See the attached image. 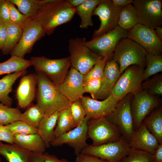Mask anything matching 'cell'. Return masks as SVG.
<instances>
[{
	"label": "cell",
	"instance_id": "cell-52",
	"mask_svg": "<svg viewBox=\"0 0 162 162\" xmlns=\"http://www.w3.org/2000/svg\"><path fill=\"white\" fill-rule=\"evenodd\" d=\"M0 162H1V158H0Z\"/></svg>",
	"mask_w": 162,
	"mask_h": 162
},
{
	"label": "cell",
	"instance_id": "cell-31",
	"mask_svg": "<svg viewBox=\"0 0 162 162\" xmlns=\"http://www.w3.org/2000/svg\"><path fill=\"white\" fill-rule=\"evenodd\" d=\"M74 128L73 120L69 107L59 112L55 130L56 138Z\"/></svg>",
	"mask_w": 162,
	"mask_h": 162
},
{
	"label": "cell",
	"instance_id": "cell-25",
	"mask_svg": "<svg viewBox=\"0 0 162 162\" xmlns=\"http://www.w3.org/2000/svg\"><path fill=\"white\" fill-rule=\"evenodd\" d=\"M26 69L8 74L0 79V102L11 106L12 98L9 94L11 92L12 86L16 80L21 76L25 75Z\"/></svg>",
	"mask_w": 162,
	"mask_h": 162
},
{
	"label": "cell",
	"instance_id": "cell-9",
	"mask_svg": "<svg viewBox=\"0 0 162 162\" xmlns=\"http://www.w3.org/2000/svg\"><path fill=\"white\" fill-rule=\"evenodd\" d=\"M87 127L88 137L93 146L114 142L122 137L117 128L105 117L89 119Z\"/></svg>",
	"mask_w": 162,
	"mask_h": 162
},
{
	"label": "cell",
	"instance_id": "cell-26",
	"mask_svg": "<svg viewBox=\"0 0 162 162\" xmlns=\"http://www.w3.org/2000/svg\"><path fill=\"white\" fill-rule=\"evenodd\" d=\"M142 122L156 139L159 144H162V107L153 111L145 118Z\"/></svg>",
	"mask_w": 162,
	"mask_h": 162
},
{
	"label": "cell",
	"instance_id": "cell-45",
	"mask_svg": "<svg viewBox=\"0 0 162 162\" xmlns=\"http://www.w3.org/2000/svg\"><path fill=\"white\" fill-rule=\"evenodd\" d=\"M4 141L8 144L14 142V135L5 125L0 124V142Z\"/></svg>",
	"mask_w": 162,
	"mask_h": 162
},
{
	"label": "cell",
	"instance_id": "cell-46",
	"mask_svg": "<svg viewBox=\"0 0 162 162\" xmlns=\"http://www.w3.org/2000/svg\"><path fill=\"white\" fill-rule=\"evenodd\" d=\"M75 162H108L93 156L80 153L76 156Z\"/></svg>",
	"mask_w": 162,
	"mask_h": 162
},
{
	"label": "cell",
	"instance_id": "cell-7",
	"mask_svg": "<svg viewBox=\"0 0 162 162\" xmlns=\"http://www.w3.org/2000/svg\"><path fill=\"white\" fill-rule=\"evenodd\" d=\"M133 96L129 94L119 100L115 110L105 117L117 128L122 137L128 142L134 130L131 109Z\"/></svg>",
	"mask_w": 162,
	"mask_h": 162
},
{
	"label": "cell",
	"instance_id": "cell-34",
	"mask_svg": "<svg viewBox=\"0 0 162 162\" xmlns=\"http://www.w3.org/2000/svg\"><path fill=\"white\" fill-rule=\"evenodd\" d=\"M19 11L28 19L31 20L36 13L39 7V0H9Z\"/></svg>",
	"mask_w": 162,
	"mask_h": 162
},
{
	"label": "cell",
	"instance_id": "cell-37",
	"mask_svg": "<svg viewBox=\"0 0 162 162\" xmlns=\"http://www.w3.org/2000/svg\"><path fill=\"white\" fill-rule=\"evenodd\" d=\"M153 154L146 152L131 148L120 162H154Z\"/></svg>",
	"mask_w": 162,
	"mask_h": 162
},
{
	"label": "cell",
	"instance_id": "cell-48",
	"mask_svg": "<svg viewBox=\"0 0 162 162\" xmlns=\"http://www.w3.org/2000/svg\"><path fill=\"white\" fill-rule=\"evenodd\" d=\"M153 156L154 162H162V144H159Z\"/></svg>",
	"mask_w": 162,
	"mask_h": 162
},
{
	"label": "cell",
	"instance_id": "cell-4",
	"mask_svg": "<svg viewBox=\"0 0 162 162\" xmlns=\"http://www.w3.org/2000/svg\"><path fill=\"white\" fill-rule=\"evenodd\" d=\"M85 38L77 37L70 39L68 45L71 66L83 75L103 58L88 47Z\"/></svg>",
	"mask_w": 162,
	"mask_h": 162
},
{
	"label": "cell",
	"instance_id": "cell-8",
	"mask_svg": "<svg viewBox=\"0 0 162 162\" xmlns=\"http://www.w3.org/2000/svg\"><path fill=\"white\" fill-rule=\"evenodd\" d=\"M131 149L129 142L122 137L116 141L100 145L88 144L80 153L96 157L108 162H120Z\"/></svg>",
	"mask_w": 162,
	"mask_h": 162
},
{
	"label": "cell",
	"instance_id": "cell-3",
	"mask_svg": "<svg viewBox=\"0 0 162 162\" xmlns=\"http://www.w3.org/2000/svg\"><path fill=\"white\" fill-rule=\"evenodd\" d=\"M147 52L140 45L127 38L119 41L112 59L118 64L122 74L130 65H136L144 68L146 66Z\"/></svg>",
	"mask_w": 162,
	"mask_h": 162
},
{
	"label": "cell",
	"instance_id": "cell-50",
	"mask_svg": "<svg viewBox=\"0 0 162 162\" xmlns=\"http://www.w3.org/2000/svg\"><path fill=\"white\" fill-rule=\"evenodd\" d=\"M86 0H68L69 4L72 7L76 8L81 5Z\"/></svg>",
	"mask_w": 162,
	"mask_h": 162
},
{
	"label": "cell",
	"instance_id": "cell-39",
	"mask_svg": "<svg viewBox=\"0 0 162 162\" xmlns=\"http://www.w3.org/2000/svg\"><path fill=\"white\" fill-rule=\"evenodd\" d=\"M142 89L152 95H162V76L159 75L142 83Z\"/></svg>",
	"mask_w": 162,
	"mask_h": 162
},
{
	"label": "cell",
	"instance_id": "cell-44",
	"mask_svg": "<svg viewBox=\"0 0 162 162\" xmlns=\"http://www.w3.org/2000/svg\"><path fill=\"white\" fill-rule=\"evenodd\" d=\"M10 22L9 11L7 0H1L0 2V24Z\"/></svg>",
	"mask_w": 162,
	"mask_h": 162
},
{
	"label": "cell",
	"instance_id": "cell-6",
	"mask_svg": "<svg viewBox=\"0 0 162 162\" xmlns=\"http://www.w3.org/2000/svg\"><path fill=\"white\" fill-rule=\"evenodd\" d=\"M144 68L136 65L127 68L121 74L111 94L120 100L127 94L133 95L142 90Z\"/></svg>",
	"mask_w": 162,
	"mask_h": 162
},
{
	"label": "cell",
	"instance_id": "cell-40",
	"mask_svg": "<svg viewBox=\"0 0 162 162\" xmlns=\"http://www.w3.org/2000/svg\"><path fill=\"white\" fill-rule=\"evenodd\" d=\"M69 108L75 128L82 123L86 117V112L81 99L71 103Z\"/></svg>",
	"mask_w": 162,
	"mask_h": 162
},
{
	"label": "cell",
	"instance_id": "cell-47",
	"mask_svg": "<svg viewBox=\"0 0 162 162\" xmlns=\"http://www.w3.org/2000/svg\"><path fill=\"white\" fill-rule=\"evenodd\" d=\"M7 37L6 25L0 24V53L5 44Z\"/></svg>",
	"mask_w": 162,
	"mask_h": 162
},
{
	"label": "cell",
	"instance_id": "cell-35",
	"mask_svg": "<svg viewBox=\"0 0 162 162\" xmlns=\"http://www.w3.org/2000/svg\"><path fill=\"white\" fill-rule=\"evenodd\" d=\"M21 113L17 108L11 107L0 102V124L6 125L19 120Z\"/></svg>",
	"mask_w": 162,
	"mask_h": 162
},
{
	"label": "cell",
	"instance_id": "cell-12",
	"mask_svg": "<svg viewBox=\"0 0 162 162\" xmlns=\"http://www.w3.org/2000/svg\"><path fill=\"white\" fill-rule=\"evenodd\" d=\"M139 23L154 28L162 25L161 0H134Z\"/></svg>",
	"mask_w": 162,
	"mask_h": 162
},
{
	"label": "cell",
	"instance_id": "cell-16",
	"mask_svg": "<svg viewBox=\"0 0 162 162\" xmlns=\"http://www.w3.org/2000/svg\"><path fill=\"white\" fill-rule=\"evenodd\" d=\"M89 120L85 117L81 124L56 137L50 144L54 147L67 145L73 148L75 154L77 155L88 144L86 140L88 138L87 123Z\"/></svg>",
	"mask_w": 162,
	"mask_h": 162
},
{
	"label": "cell",
	"instance_id": "cell-51",
	"mask_svg": "<svg viewBox=\"0 0 162 162\" xmlns=\"http://www.w3.org/2000/svg\"><path fill=\"white\" fill-rule=\"evenodd\" d=\"M156 35L162 41V28L161 26H157L154 28Z\"/></svg>",
	"mask_w": 162,
	"mask_h": 162
},
{
	"label": "cell",
	"instance_id": "cell-18",
	"mask_svg": "<svg viewBox=\"0 0 162 162\" xmlns=\"http://www.w3.org/2000/svg\"><path fill=\"white\" fill-rule=\"evenodd\" d=\"M81 100L86 112V117L89 120L106 117L115 110L119 101L111 94L102 100L88 96H83Z\"/></svg>",
	"mask_w": 162,
	"mask_h": 162
},
{
	"label": "cell",
	"instance_id": "cell-13",
	"mask_svg": "<svg viewBox=\"0 0 162 162\" xmlns=\"http://www.w3.org/2000/svg\"><path fill=\"white\" fill-rule=\"evenodd\" d=\"M121 9L114 6L111 0H100L92 14L99 17L100 24L99 28L94 31L92 39L109 32L118 26Z\"/></svg>",
	"mask_w": 162,
	"mask_h": 162
},
{
	"label": "cell",
	"instance_id": "cell-1",
	"mask_svg": "<svg viewBox=\"0 0 162 162\" xmlns=\"http://www.w3.org/2000/svg\"><path fill=\"white\" fill-rule=\"evenodd\" d=\"M39 7L31 20L39 22L46 34H52L58 26L70 22L76 9L68 0H39Z\"/></svg>",
	"mask_w": 162,
	"mask_h": 162
},
{
	"label": "cell",
	"instance_id": "cell-49",
	"mask_svg": "<svg viewBox=\"0 0 162 162\" xmlns=\"http://www.w3.org/2000/svg\"><path fill=\"white\" fill-rule=\"evenodd\" d=\"M133 0H112L113 4L116 7L122 8L125 6L132 4Z\"/></svg>",
	"mask_w": 162,
	"mask_h": 162
},
{
	"label": "cell",
	"instance_id": "cell-15",
	"mask_svg": "<svg viewBox=\"0 0 162 162\" xmlns=\"http://www.w3.org/2000/svg\"><path fill=\"white\" fill-rule=\"evenodd\" d=\"M160 103L161 100L155 95L148 94L142 89L133 95L131 109L134 130L140 126L147 115Z\"/></svg>",
	"mask_w": 162,
	"mask_h": 162
},
{
	"label": "cell",
	"instance_id": "cell-32",
	"mask_svg": "<svg viewBox=\"0 0 162 162\" xmlns=\"http://www.w3.org/2000/svg\"><path fill=\"white\" fill-rule=\"evenodd\" d=\"M44 116L43 112L37 104H31L23 113H21L19 120L38 128L40 121Z\"/></svg>",
	"mask_w": 162,
	"mask_h": 162
},
{
	"label": "cell",
	"instance_id": "cell-23",
	"mask_svg": "<svg viewBox=\"0 0 162 162\" xmlns=\"http://www.w3.org/2000/svg\"><path fill=\"white\" fill-rule=\"evenodd\" d=\"M14 136V143L27 150L36 153H43L46 151L45 144L38 134Z\"/></svg>",
	"mask_w": 162,
	"mask_h": 162
},
{
	"label": "cell",
	"instance_id": "cell-5",
	"mask_svg": "<svg viewBox=\"0 0 162 162\" xmlns=\"http://www.w3.org/2000/svg\"><path fill=\"white\" fill-rule=\"evenodd\" d=\"M30 60L36 71L43 74L57 86L63 82L71 66L70 56L57 59L32 57Z\"/></svg>",
	"mask_w": 162,
	"mask_h": 162
},
{
	"label": "cell",
	"instance_id": "cell-38",
	"mask_svg": "<svg viewBox=\"0 0 162 162\" xmlns=\"http://www.w3.org/2000/svg\"><path fill=\"white\" fill-rule=\"evenodd\" d=\"M109 60L107 57H103L86 74L84 75L83 84L91 80L102 79L106 62Z\"/></svg>",
	"mask_w": 162,
	"mask_h": 162
},
{
	"label": "cell",
	"instance_id": "cell-19",
	"mask_svg": "<svg viewBox=\"0 0 162 162\" xmlns=\"http://www.w3.org/2000/svg\"><path fill=\"white\" fill-rule=\"evenodd\" d=\"M37 85L36 74H30L22 76L16 92L19 107L25 108L32 104L36 95Z\"/></svg>",
	"mask_w": 162,
	"mask_h": 162
},
{
	"label": "cell",
	"instance_id": "cell-22",
	"mask_svg": "<svg viewBox=\"0 0 162 162\" xmlns=\"http://www.w3.org/2000/svg\"><path fill=\"white\" fill-rule=\"evenodd\" d=\"M32 152L15 144L0 142V155L8 162H32Z\"/></svg>",
	"mask_w": 162,
	"mask_h": 162
},
{
	"label": "cell",
	"instance_id": "cell-53",
	"mask_svg": "<svg viewBox=\"0 0 162 162\" xmlns=\"http://www.w3.org/2000/svg\"><path fill=\"white\" fill-rule=\"evenodd\" d=\"M1 0H0V2H1Z\"/></svg>",
	"mask_w": 162,
	"mask_h": 162
},
{
	"label": "cell",
	"instance_id": "cell-43",
	"mask_svg": "<svg viewBox=\"0 0 162 162\" xmlns=\"http://www.w3.org/2000/svg\"><path fill=\"white\" fill-rule=\"evenodd\" d=\"M102 81V79H96L86 82L83 86L84 93H89L92 98L95 99L96 94L100 88Z\"/></svg>",
	"mask_w": 162,
	"mask_h": 162
},
{
	"label": "cell",
	"instance_id": "cell-20",
	"mask_svg": "<svg viewBox=\"0 0 162 162\" xmlns=\"http://www.w3.org/2000/svg\"><path fill=\"white\" fill-rule=\"evenodd\" d=\"M129 144L131 148L142 150L152 154L159 144L142 122L134 130Z\"/></svg>",
	"mask_w": 162,
	"mask_h": 162
},
{
	"label": "cell",
	"instance_id": "cell-11",
	"mask_svg": "<svg viewBox=\"0 0 162 162\" xmlns=\"http://www.w3.org/2000/svg\"><path fill=\"white\" fill-rule=\"evenodd\" d=\"M22 28L20 39L10 55L24 58L26 54L31 52L35 43L46 33L40 23L28 19L22 26Z\"/></svg>",
	"mask_w": 162,
	"mask_h": 162
},
{
	"label": "cell",
	"instance_id": "cell-17",
	"mask_svg": "<svg viewBox=\"0 0 162 162\" xmlns=\"http://www.w3.org/2000/svg\"><path fill=\"white\" fill-rule=\"evenodd\" d=\"M83 81L84 75L71 67L63 82L57 86L63 95L71 103L83 96Z\"/></svg>",
	"mask_w": 162,
	"mask_h": 162
},
{
	"label": "cell",
	"instance_id": "cell-30",
	"mask_svg": "<svg viewBox=\"0 0 162 162\" xmlns=\"http://www.w3.org/2000/svg\"><path fill=\"white\" fill-rule=\"evenodd\" d=\"M32 66L30 60L11 56L7 60L0 63V76L26 70Z\"/></svg>",
	"mask_w": 162,
	"mask_h": 162
},
{
	"label": "cell",
	"instance_id": "cell-41",
	"mask_svg": "<svg viewBox=\"0 0 162 162\" xmlns=\"http://www.w3.org/2000/svg\"><path fill=\"white\" fill-rule=\"evenodd\" d=\"M7 3L9 11L10 22L22 26L28 19L19 11L9 0H7Z\"/></svg>",
	"mask_w": 162,
	"mask_h": 162
},
{
	"label": "cell",
	"instance_id": "cell-2",
	"mask_svg": "<svg viewBox=\"0 0 162 162\" xmlns=\"http://www.w3.org/2000/svg\"><path fill=\"white\" fill-rule=\"evenodd\" d=\"M36 71L38 86L37 104L44 116L69 107L71 103L63 95L57 86L43 74Z\"/></svg>",
	"mask_w": 162,
	"mask_h": 162
},
{
	"label": "cell",
	"instance_id": "cell-36",
	"mask_svg": "<svg viewBox=\"0 0 162 162\" xmlns=\"http://www.w3.org/2000/svg\"><path fill=\"white\" fill-rule=\"evenodd\" d=\"M14 134L27 135L38 133V129L19 120L5 125Z\"/></svg>",
	"mask_w": 162,
	"mask_h": 162
},
{
	"label": "cell",
	"instance_id": "cell-10",
	"mask_svg": "<svg viewBox=\"0 0 162 162\" xmlns=\"http://www.w3.org/2000/svg\"><path fill=\"white\" fill-rule=\"evenodd\" d=\"M128 37V31L117 26L113 30L91 40L86 45L93 52L102 57L111 59L119 41Z\"/></svg>",
	"mask_w": 162,
	"mask_h": 162
},
{
	"label": "cell",
	"instance_id": "cell-21",
	"mask_svg": "<svg viewBox=\"0 0 162 162\" xmlns=\"http://www.w3.org/2000/svg\"><path fill=\"white\" fill-rule=\"evenodd\" d=\"M121 74L118 64L112 59L108 60L105 67L101 86L95 99L103 100L108 98Z\"/></svg>",
	"mask_w": 162,
	"mask_h": 162
},
{
	"label": "cell",
	"instance_id": "cell-33",
	"mask_svg": "<svg viewBox=\"0 0 162 162\" xmlns=\"http://www.w3.org/2000/svg\"><path fill=\"white\" fill-rule=\"evenodd\" d=\"M146 68L144 70L143 80L162 71V55H156L147 52Z\"/></svg>",
	"mask_w": 162,
	"mask_h": 162
},
{
	"label": "cell",
	"instance_id": "cell-29",
	"mask_svg": "<svg viewBox=\"0 0 162 162\" xmlns=\"http://www.w3.org/2000/svg\"><path fill=\"white\" fill-rule=\"evenodd\" d=\"M138 23L137 13L132 4L121 8L118 21V26L128 31Z\"/></svg>",
	"mask_w": 162,
	"mask_h": 162
},
{
	"label": "cell",
	"instance_id": "cell-14",
	"mask_svg": "<svg viewBox=\"0 0 162 162\" xmlns=\"http://www.w3.org/2000/svg\"><path fill=\"white\" fill-rule=\"evenodd\" d=\"M128 38L141 46L147 52L156 55H162V41L153 28L138 23L128 31Z\"/></svg>",
	"mask_w": 162,
	"mask_h": 162
},
{
	"label": "cell",
	"instance_id": "cell-42",
	"mask_svg": "<svg viewBox=\"0 0 162 162\" xmlns=\"http://www.w3.org/2000/svg\"><path fill=\"white\" fill-rule=\"evenodd\" d=\"M32 162H69L64 158L59 159L56 156L47 153H32Z\"/></svg>",
	"mask_w": 162,
	"mask_h": 162
},
{
	"label": "cell",
	"instance_id": "cell-27",
	"mask_svg": "<svg viewBox=\"0 0 162 162\" xmlns=\"http://www.w3.org/2000/svg\"><path fill=\"white\" fill-rule=\"evenodd\" d=\"M100 1V0H86L81 5L76 8V13L79 16L81 19L80 28H86L93 26L92 16L94 11Z\"/></svg>",
	"mask_w": 162,
	"mask_h": 162
},
{
	"label": "cell",
	"instance_id": "cell-24",
	"mask_svg": "<svg viewBox=\"0 0 162 162\" xmlns=\"http://www.w3.org/2000/svg\"><path fill=\"white\" fill-rule=\"evenodd\" d=\"M59 112L48 116H44L38 128V133L44 142L46 148L55 138V130Z\"/></svg>",
	"mask_w": 162,
	"mask_h": 162
},
{
	"label": "cell",
	"instance_id": "cell-28",
	"mask_svg": "<svg viewBox=\"0 0 162 162\" xmlns=\"http://www.w3.org/2000/svg\"><path fill=\"white\" fill-rule=\"evenodd\" d=\"M7 37L6 42L1 51L4 55L10 54L19 43L22 33V26L10 22L6 25Z\"/></svg>",
	"mask_w": 162,
	"mask_h": 162
}]
</instances>
